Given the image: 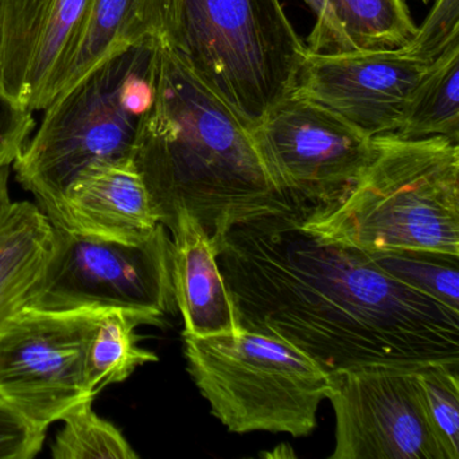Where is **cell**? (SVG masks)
Segmentation results:
<instances>
[{
    "label": "cell",
    "instance_id": "obj_1",
    "mask_svg": "<svg viewBox=\"0 0 459 459\" xmlns=\"http://www.w3.org/2000/svg\"><path fill=\"white\" fill-rule=\"evenodd\" d=\"M216 252L240 330L284 341L329 375L459 365V311L306 230L292 204L233 225Z\"/></svg>",
    "mask_w": 459,
    "mask_h": 459
},
{
    "label": "cell",
    "instance_id": "obj_2",
    "mask_svg": "<svg viewBox=\"0 0 459 459\" xmlns=\"http://www.w3.org/2000/svg\"><path fill=\"white\" fill-rule=\"evenodd\" d=\"M154 101L139 120L133 160L168 230L192 214L214 248L238 222L286 205L248 127L162 42L150 61Z\"/></svg>",
    "mask_w": 459,
    "mask_h": 459
},
{
    "label": "cell",
    "instance_id": "obj_3",
    "mask_svg": "<svg viewBox=\"0 0 459 459\" xmlns=\"http://www.w3.org/2000/svg\"><path fill=\"white\" fill-rule=\"evenodd\" d=\"M299 211L306 230L368 254L423 249L459 256L458 143L375 136L372 160L337 205Z\"/></svg>",
    "mask_w": 459,
    "mask_h": 459
},
{
    "label": "cell",
    "instance_id": "obj_4",
    "mask_svg": "<svg viewBox=\"0 0 459 459\" xmlns=\"http://www.w3.org/2000/svg\"><path fill=\"white\" fill-rule=\"evenodd\" d=\"M160 39L251 130L297 87L306 45L279 0H158Z\"/></svg>",
    "mask_w": 459,
    "mask_h": 459
},
{
    "label": "cell",
    "instance_id": "obj_5",
    "mask_svg": "<svg viewBox=\"0 0 459 459\" xmlns=\"http://www.w3.org/2000/svg\"><path fill=\"white\" fill-rule=\"evenodd\" d=\"M187 372L212 413L235 434L267 431L308 437L326 400L330 375L279 338L184 334Z\"/></svg>",
    "mask_w": 459,
    "mask_h": 459
},
{
    "label": "cell",
    "instance_id": "obj_6",
    "mask_svg": "<svg viewBox=\"0 0 459 459\" xmlns=\"http://www.w3.org/2000/svg\"><path fill=\"white\" fill-rule=\"evenodd\" d=\"M154 41L104 61L47 108L13 169L53 227L63 220L64 197L74 178L95 163L133 157L139 120L125 103L128 77L152 55Z\"/></svg>",
    "mask_w": 459,
    "mask_h": 459
},
{
    "label": "cell",
    "instance_id": "obj_7",
    "mask_svg": "<svg viewBox=\"0 0 459 459\" xmlns=\"http://www.w3.org/2000/svg\"><path fill=\"white\" fill-rule=\"evenodd\" d=\"M30 307L122 308L160 326L177 307L168 228L160 224L146 240L125 243L53 227L52 251Z\"/></svg>",
    "mask_w": 459,
    "mask_h": 459
},
{
    "label": "cell",
    "instance_id": "obj_8",
    "mask_svg": "<svg viewBox=\"0 0 459 459\" xmlns=\"http://www.w3.org/2000/svg\"><path fill=\"white\" fill-rule=\"evenodd\" d=\"M249 134L276 192L307 212L337 205L375 155V136L295 92Z\"/></svg>",
    "mask_w": 459,
    "mask_h": 459
},
{
    "label": "cell",
    "instance_id": "obj_9",
    "mask_svg": "<svg viewBox=\"0 0 459 459\" xmlns=\"http://www.w3.org/2000/svg\"><path fill=\"white\" fill-rule=\"evenodd\" d=\"M96 310L26 307L0 332V400L41 431L93 400L87 351Z\"/></svg>",
    "mask_w": 459,
    "mask_h": 459
},
{
    "label": "cell",
    "instance_id": "obj_10",
    "mask_svg": "<svg viewBox=\"0 0 459 459\" xmlns=\"http://www.w3.org/2000/svg\"><path fill=\"white\" fill-rule=\"evenodd\" d=\"M420 367H365L330 375L332 459H456L432 419Z\"/></svg>",
    "mask_w": 459,
    "mask_h": 459
},
{
    "label": "cell",
    "instance_id": "obj_11",
    "mask_svg": "<svg viewBox=\"0 0 459 459\" xmlns=\"http://www.w3.org/2000/svg\"><path fill=\"white\" fill-rule=\"evenodd\" d=\"M429 65L403 49L306 50L292 92L330 109L367 135L394 134Z\"/></svg>",
    "mask_w": 459,
    "mask_h": 459
},
{
    "label": "cell",
    "instance_id": "obj_12",
    "mask_svg": "<svg viewBox=\"0 0 459 459\" xmlns=\"http://www.w3.org/2000/svg\"><path fill=\"white\" fill-rule=\"evenodd\" d=\"M92 0H0V100L44 111L71 60Z\"/></svg>",
    "mask_w": 459,
    "mask_h": 459
},
{
    "label": "cell",
    "instance_id": "obj_13",
    "mask_svg": "<svg viewBox=\"0 0 459 459\" xmlns=\"http://www.w3.org/2000/svg\"><path fill=\"white\" fill-rule=\"evenodd\" d=\"M133 157L95 163L69 185L60 230L107 240H146L160 227Z\"/></svg>",
    "mask_w": 459,
    "mask_h": 459
},
{
    "label": "cell",
    "instance_id": "obj_14",
    "mask_svg": "<svg viewBox=\"0 0 459 459\" xmlns=\"http://www.w3.org/2000/svg\"><path fill=\"white\" fill-rule=\"evenodd\" d=\"M171 233V278L184 334H238L235 303L217 263V252L203 225L186 211L177 214Z\"/></svg>",
    "mask_w": 459,
    "mask_h": 459
},
{
    "label": "cell",
    "instance_id": "obj_15",
    "mask_svg": "<svg viewBox=\"0 0 459 459\" xmlns=\"http://www.w3.org/2000/svg\"><path fill=\"white\" fill-rule=\"evenodd\" d=\"M53 246V225L37 204L14 201L0 222V332L39 294Z\"/></svg>",
    "mask_w": 459,
    "mask_h": 459
},
{
    "label": "cell",
    "instance_id": "obj_16",
    "mask_svg": "<svg viewBox=\"0 0 459 459\" xmlns=\"http://www.w3.org/2000/svg\"><path fill=\"white\" fill-rule=\"evenodd\" d=\"M158 39V0H92L71 60L56 85L53 100L108 58Z\"/></svg>",
    "mask_w": 459,
    "mask_h": 459
},
{
    "label": "cell",
    "instance_id": "obj_17",
    "mask_svg": "<svg viewBox=\"0 0 459 459\" xmlns=\"http://www.w3.org/2000/svg\"><path fill=\"white\" fill-rule=\"evenodd\" d=\"M160 326L146 314L122 308H98L87 351L88 389L92 399L107 386L127 380L138 368L157 362L158 356L139 345L136 329Z\"/></svg>",
    "mask_w": 459,
    "mask_h": 459
},
{
    "label": "cell",
    "instance_id": "obj_18",
    "mask_svg": "<svg viewBox=\"0 0 459 459\" xmlns=\"http://www.w3.org/2000/svg\"><path fill=\"white\" fill-rule=\"evenodd\" d=\"M459 41L448 47L413 91L394 135L403 139L443 136L459 142Z\"/></svg>",
    "mask_w": 459,
    "mask_h": 459
},
{
    "label": "cell",
    "instance_id": "obj_19",
    "mask_svg": "<svg viewBox=\"0 0 459 459\" xmlns=\"http://www.w3.org/2000/svg\"><path fill=\"white\" fill-rule=\"evenodd\" d=\"M349 52L394 50L416 34L404 0H330Z\"/></svg>",
    "mask_w": 459,
    "mask_h": 459
},
{
    "label": "cell",
    "instance_id": "obj_20",
    "mask_svg": "<svg viewBox=\"0 0 459 459\" xmlns=\"http://www.w3.org/2000/svg\"><path fill=\"white\" fill-rule=\"evenodd\" d=\"M369 255L389 275L459 311V256L423 249H389Z\"/></svg>",
    "mask_w": 459,
    "mask_h": 459
},
{
    "label": "cell",
    "instance_id": "obj_21",
    "mask_svg": "<svg viewBox=\"0 0 459 459\" xmlns=\"http://www.w3.org/2000/svg\"><path fill=\"white\" fill-rule=\"evenodd\" d=\"M93 400H85L61 419L60 431L52 445L55 459H136L125 435L111 421L93 411Z\"/></svg>",
    "mask_w": 459,
    "mask_h": 459
},
{
    "label": "cell",
    "instance_id": "obj_22",
    "mask_svg": "<svg viewBox=\"0 0 459 459\" xmlns=\"http://www.w3.org/2000/svg\"><path fill=\"white\" fill-rule=\"evenodd\" d=\"M418 375L432 419L451 453L459 459L458 365H426L419 368Z\"/></svg>",
    "mask_w": 459,
    "mask_h": 459
},
{
    "label": "cell",
    "instance_id": "obj_23",
    "mask_svg": "<svg viewBox=\"0 0 459 459\" xmlns=\"http://www.w3.org/2000/svg\"><path fill=\"white\" fill-rule=\"evenodd\" d=\"M459 41V0H437L413 39L400 48L408 55L432 64L454 42Z\"/></svg>",
    "mask_w": 459,
    "mask_h": 459
},
{
    "label": "cell",
    "instance_id": "obj_24",
    "mask_svg": "<svg viewBox=\"0 0 459 459\" xmlns=\"http://www.w3.org/2000/svg\"><path fill=\"white\" fill-rule=\"evenodd\" d=\"M45 437L47 432L0 400V459H33L44 447Z\"/></svg>",
    "mask_w": 459,
    "mask_h": 459
},
{
    "label": "cell",
    "instance_id": "obj_25",
    "mask_svg": "<svg viewBox=\"0 0 459 459\" xmlns=\"http://www.w3.org/2000/svg\"><path fill=\"white\" fill-rule=\"evenodd\" d=\"M316 15V26L308 37L307 50L311 53L349 52L345 39L341 33L337 18L333 12L330 0H305Z\"/></svg>",
    "mask_w": 459,
    "mask_h": 459
},
{
    "label": "cell",
    "instance_id": "obj_26",
    "mask_svg": "<svg viewBox=\"0 0 459 459\" xmlns=\"http://www.w3.org/2000/svg\"><path fill=\"white\" fill-rule=\"evenodd\" d=\"M13 163H4L0 166V222L4 221L6 214L9 213L13 203L10 195L9 179L12 173Z\"/></svg>",
    "mask_w": 459,
    "mask_h": 459
},
{
    "label": "cell",
    "instance_id": "obj_27",
    "mask_svg": "<svg viewBox=\"0 0 459 459\" xmlns=\"http://www.w3.org/2000/svg\"><path fill=\"white\" fill-rule=\"evenodd\" d=\"M421 2H423V4H429V0H421Z\"/></svg>",
    "mask_w": 459,
    "mask_h": 459
}]
</instances>
